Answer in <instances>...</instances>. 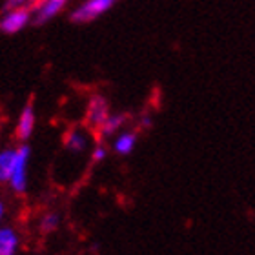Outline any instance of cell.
I'll use <instances>...</instances> for the list:
<instances>
[{"mask_svg":"<svg viewBox=\"0 0 255 255\" xmlns=\"http://www.w3.org/2000/svg\"><path fill=\"white\" fill-rule=\"evenodd\" d=\"M29 157H31V148L27 144H22L16 148L15 166L9 179V186L15 193H24L27 186V166H29Z\"/></svg>","mask_w":255,"mask_h":255,"instance_id":"cell-1","label":"cell"},{"mask_svg":"<svg viewBox=\"0 0 255 255\" xmlns=\"http://www.w3.org/2000/svg\"><path fill=\"white\" fill-rule=\"evenodd\" d=\"M31 20V13L26 7H13V9H4L0 16V31L5 35H15L22 31Z\"/></svg>","mask_w":255,"mask_h":255,"instance_id":"cell-2","label":"cell"},{"mask_svg":"<svg viewBox=\"0 0 255 255\" xmlns=\"http://www.w3.org/2000/svg\"><path fill=\"white\" fill-rule=\"evenodd\" d=\"M117 0H86L84 4H80L77 9L71 13L73 22H90L95 20L97 16L106 13Z\"/></svg>","mask_w":255,"mask_h":255,"instance_id":"cell-3","label":"cell"},{"mask_svg":"<svg viewBox=\"0 0 255 255\" xmlns=\"http://www.w3.org/2000/svg\"><path fill=\"white\" fill-rule=\"evenodd\" d=\"M108 117H110V106H108L106 99L101 95L91 97L88 110H86V123L91 128H101Z\"/></svg>","mask_w":255,"mask_h":255,"instance_id":"cell-4","label":"cell"},{"mask_svg":"<svg viewBox=\"0 0 255 255\" xmlns=\"http://www.w3.org/2000/svg\"><path fill=\"white\" fill-rule=\"evenodd\" d=\"M35 123H37V115H35V108L31 104H27L22 110L18 123H16V137L20 140H27L35 131Z\"/></svg>","mask_w":255,"mask_h":255,"instance_id":"cell-5","label":"cell"},{"mask_svg":"<svg viewBox=\"0 0 255 255\" xmlns=\"http://www.w3.org/2000/svg\"><path fill=\"white\" fill-rule=\"evenodd\" d=\"M66 4H68V0H42L37 11H35V22L44 24V22L51 20L53 16H57L64 9Z\"/></svg>","mask_w":255,"mask_h":255,"instance_id":"cell-6","label":"cell"},{"mask_svg":"<svg viewBox=\"0 0 255 255\" xmlns=\"http://www.w3.org/2000/svg\"><path fill=\"white\" fill-rule=\"evenodd\" d=\"M20 246L18 234L9 226H0V255H15Z\"/></svg>","mask_w":255,"mask_h":255,"instance_id":"cell-7","label":"cell"},{"mask_svg":"<svg viewBox=\"0 0 255 255\" xmlns=\"http://www.w3.org/2000/svg\"><path fill=\"white\" fill-rule=\"evenodd\" d=\"M137 146V135L133 131H124L119 133L117 137L113 138L112 148L117 155H129Z\"/></svg>","mask_w":255,"mask_h":255,"instance_id":"cell-8","label":"cell"},{"mask_svg":"<svg viewBox=\"0 0 255 255\" xmlns=\"http://www.w3.org/2000/svg\"><path fill=\"white\" fill-rule=\"evenodd\" d=\"M16 149L5 148L0 151V182H9L15 166Z\"/></svg>","mask_w":255,"mask_h":255,"instance_id":"cell-9","label":"cell"},{"mask_svg":"<svg viewBox=\"0 0 255 255\" xmlns=\"http://www.w3.org/2000/svg\"><path fill=\"white\" fill-rule=\"evenodd\" d=\"M66 148L69 151H73V153H82L88 148V137H86L84 133L77 131V129L69 131L68 137H66Z\"/></svg>","mask_w":255,"mask_h":255,"instance_id":"cell-10","label":"cell"},{"mask_svg":"<svg viewBox=\"0 0 255 255\" xmlns=\"http://www.w3.org/2000/svg\"><path fill=\"white\" fill-rule=\"evenodd\" d=\"M124 115H110V117L102 123V126L99 128L101 129V133L104 135V137H110V135H113V133H117L121 128H123L124 124Z\"/></svg>","mask_w":255,"mask_h":255,"instance_id":"cell-11","label":"cell"},{"mask_svg":"<svg viewBox=\"0 0 255 255\" xmlns=\"http://www.w3.org/2000/svg\"><path fill=\"white\" fill-rule=\"evenodd\" d=\"M40 228H42V232H46V234L55 232V230L59 228V215H57V213H48V215H44L42 223H40Z\"/></svg>","mask_w":255,"mask_h":255,"instance_id":"cell-12","label":"cell"},{"mask_svg":"<svg viewBox=\"0 0 255 255\" xmlns=\"http://www.w3.org/2000/svg\"><path fill=\"white\" fill-rule=\"evenodd\" d=\"M108 157V149L102 146V144H99V146H95V149H93V153H91V160L93 162H101V160H104Z\"/></svg>","mask_w":255,"mask_h":255,"instance_id":"cell-13","label":"cell"},{"mask_svg":"<svg viewBox=\"0 0 255 255\" xmlns=\"http://www.w3.org/2000/svg\"><path fill=\"white\" fill-rule=\"evenodd\" d=\"M27 0H4V9H13V7H24Z\"/></svg>","mask_w":255,"mask_h":255,"instance_id":"cell-14","label":"cell"},{"mask_svg":"<svg viewBox=\"0 0 255 255\" xmlns=\"http://www.w3.org/2000/svg\"><path fill=\"white\" fill-rule=\"evenodd\" d=\"M4 217H5V204H4V201L0 199V223L4 221Z\"/></svg>","mask_w":255,"mask_h":255,"instance_id":"cell-15","label":"cell"}]
</instances>
